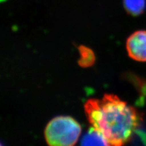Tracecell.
I'll return each mask as SVG.
<instances>
[{
  "mask_svg": "<svg viewBox=\"0 0 146 146\" xmlns=\"http://www.w3.org/2000/svg\"><path fill=\"white\" fill-rule=\"evenodd\" d=\"M84 109L90 124L108 145L129 143L142 122V116L136 108L114 94H105L101 99H90Z\"/></svg>",
  "mask_w": 146,
  "mask_h": 146,
  "instance_id": "cell-1",
  "label": "cell"
},
{
  "mask_svg": "<svg viewBox=\"0 0 146 146\" xmlns=\"http://www.w3.org/2000/svg\"><path fill=\"white\" fill-rule=\"evenodd\" d=\"M81 133V126L70 116H57L50 121L44 129V138L49 145H74Z\"/></svg>",
  "mask_w": 146,
  "mask_h": 146,
  "instance_id": "cell-2",
  "label": "cell"
},
{
  "mask_svg": "<svg viewBox=\"0 0 146 146\" xmlns=\"http://www.w3.org/2000/svg\"><path fill=\"white\" fill-rule=\"evenodd\" d=\"M127 51L129 57L138 62H146V31H138L127 38Z\"/></svg>",
  "mask_w": 146,
  "mask_h": 146,
  "instance_id": "cell-3",
  "label": "cell"
},
{
  "mask_svg": "<svg viewBox=\"0 0 146 146\" xmlns=\"http://www.w3.org/2000/svg\"><path fill=\"white\" fill-rule=\"evenodd\" d=\"M80 144L82 145H108L102 135L93 127L84 136Z\"/></svg>",
  "mask_w": 146,
  "mask_h": 146,
  "instance_id": "cell-4",
  "label": "cell"
},
{
  "mask_svg": "<svg viewBox=\"0 0 146 146\" xmlns=\"http://www.w3.org/2000/svg\"><path fill=\"white\" fill-rule=\"evenodd\" d=\"M123 4L127 13L135 17L142 14L146 7V0H123Z\"/></svg>",
  "mask_w": 146,
  "mask_h": 146,
  "instance_id": "cell-5",
  "label": "cell"
},
{
  "mask_svg": "<svg viewBox=\"0 0 146 146\" xmlns=\"http://www.w3.org/2000/svg\"><path fill=\"white\" fill-rule=\"evenodd\" d=\"M79 51L80 56L78 61L79 65L84 68L93 65L95 61V56L92 50L84 46H80Z\"/></svg>",
  "mask_w": 146,
  "mask_h": 146,
  "instance_id": "cell-6",
  "label": "cell"
}]
</instances>
